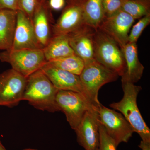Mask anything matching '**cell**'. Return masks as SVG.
I'll use <instances>...</instances> for the list:
<instances>
[{
  "label": "cell",
  "instance_id": "obj_11",
  "mask_svg": "<svg viewBox=\"0 0 150 150\" xmlns=\"http://www.w3.org/2000/svg\"><path fill=\"white\" fill-rule=\"evenodd\" d=\"M135 20L121 10L113 15L105 17L98 29L113 38L122 49L129 42V31Z\"/></svg>",
  "mask_w": 150,
  "mask_h": 150
},
{
  "label": "cell",
  "instance_id": "obj_28",
  "mask_svg": "<svg viewBox=\"0 0 150 150\" xmlns=\"http://www.w3.org/2000/svg\"><path fill=\"white\" fill-rule=\"evenodd\" d=\"M139 147L142 150H150V142L141 141Z\"/></svg>",
  "mask_w": 150,
  "mask_h": 150
},
{
  "label": "cell",
  "instance_id": "obj_26",
  "mask_svg": "<svg viewBox=\"0 0 150 150\" xmlns=\"http://www.w3.org/2000/svg\"><path fill=\"white\" fill-rule=\"evenodd\" d=\"M18 11V0H0V10Z\"/></svg>",
  "mask_w": 150,
  "mask_h": 150
},
{
  "label": "cell",
  "instance_id": "obj_5",
  "mask_svg": "<svg viewBox=\"0 0 150 150\" xmlns=\"http://www.w3.org/2000/svg\"><path fill=\"white\" fill-rule=\"evenodd\" d=\"M119 76L94 60L85 63L82 71L80 75L82 83L94 104L98 105V92L105 84L116 81Z\"/></svg>",
  "mask_w": 150,
  "mask_h": 150
},
{
  "label": "cell",
  "instance_id": "obj_3",
  "mask_svg": "<svg viewBox=\"0 0 150 150\" xmlns=\"http://www.w3.org/2000/svg\"><path fill=\"white\" fill-rule=\"evenodd\" d=\"M95 59L118 76L125 72L126 63L122 49L109 35L99 29L94 35Z\"/></svg>",
  "mask_w": 150,
  "mask_h": 150
},
{
  "label": "cell",
  "instance_id": "obj_21",
  "mask_svg": "<svg viewBox=\"0 0 150 150\" xmlns=\"http://www.w3.org/2000/svg\"><path fill=\"white\" fill-rule=\"evenodd\" d=\"M122 10L134 19L150 14V0H121Z\"/></svg>",
  "mask_w": 150,
  "mask_h": 150
},
{
  "label": "cell",
  "instance_id": "obj_4",
  "mask_svg": "<svg viewBox=\"0 0 150 150\" xmlns=\"http://www.w3.org/2000/svg\"><path fill=\"white\" fill-rule=\"evenodd\" d=\"M0 60L9 64L12 69L26 78L47 62L42 49L6 50L0 53Z\"/></svg>",
  "mask_w": 150,
  "mask_h": 150
},
{
  "label": "cell",
  "instance_id": "obj_30",
  "mask_svg": "<svg viewBox=\"0 0 150 150\" xmlns=\"http://www.w3.org/2000/svg\"><path fill=\"white\" fill-rule=\"evenodd\" d=\"M23 150H38L34 149H23Z\"/></svg>",
  "mask_w": 150,
  "mask_h": 150
},
{
  "label": "cell",
  "instance_id": "obj_24",
  "mask_svg": "<svg viewBox=\"0 0 150 150\" xmlns=\"http://www.w3.org/2000/svg\"><path fill=\"white\" fill-rule=\"evenodd\" d=\"M39 0H18V10L23 12L32 21Z\"/></svg>",
  "mask_w": 150,
  "mask_h": 150
},
{
  "label": "cell",
  "instance_id": "obj_13",
  "mask_svg": "<svg viewBox=\"0 0 150 150\" xmlns=\"http://www.w3.org/2000/svg\"><path fill=\"white\" fill-rule=\"evenodd\" d=\"M40 69L58 90L71 91L79 93L93 103L84 88L79 76L53 67L47 62Z\"/></svg>",
  "mask_w": 150,
  "mask_h": 150
},
{
  "label": "cell",
  "instance_id": "obj_1",
  "mask_svg": "<svg viewBox=\"0 0 150 150\" xmlns=\"http://www.w3.org/2000/svg\"><path fill=\"white\" fill-rule=\"evenodd\" d=\"M58 90L39 69L27 78L23 100L39 110L54 112L59 111L56 102Z\"/></svg>",
  "mask_w": 150,
  "mask_h": 150
},
{
  "label": "cell",
  "instance_id": "obj_10",
  "mask_svg": "<svg viewBox=\"0 0 150 150\" xmlns=\"http://www.w3.org/2000/svg\"><path fill=\"white\" fill-rule=\"evenodd\" d=\"M97 105L86 112L74 130L78 143L85 150H99V123Z\"/></svg>",
  "mask_w": 150,
  "mask_h": 150
},
{
  "label": "cell",
  "instance_id": "obj_23",
  "mask_svg": "<svg viewBox=\"0 0 150 150\" xmlns=\"http://www.w3.org/2000/svg\"><path fill=\"white\" fill-rule=\"evenodd\" d=\"M99 131V146L98 150H116L117 147L114 140L108 134L103 126L100 123Z\"/></svg>",
  "mask_w": 150,
  "mask_h": 150
},
{
  "label": "cell",
  "instance_id": "obj_32",
  "mask_svg": "<svg viewBox=\"0 0 150 150\" xmlns=\"http://www.w3.org/2000/svg\"><path fill=\"white\" fill-rule=\"evenodd\" d=\"M0 106H1V105H0Z\"/></svg>",
  "mask_w": 150,
  "mask_h": 150
},
{
  "label": "cell",
  "instance_id": "obj_22",
  "mask_svg": "<svg viewBox=\"0 0 150 150\" xmlns=\"http://www.w3.org/2000/svg\"><path fill=\"white\" fill-rule=\"evenodd\" d=\"M150 23V14L142 18L132 28L131 32L129 34L128 42L137 43L144 30Z\"/></svg>",
  "mask_w": 150,
  "mask_h": 150
},
{
  "label": "cell",
  "instance_id": "obj_12",
  "mask_svg": "<svg viewBox=\"0 0 150 150\" xmlns=\"http://www.w3.org/2000/svg\"><path fill=\"white\" fill-rule=\"evenodd\" d=\"M48 1L38 3L32 19L33 27L38 46L43 49L53 36L54 23Z\"/></svg>",
  "mask_w": 150,
  "mask_h": 150
},
{
  "label": "cell",
  "instance_id": "obj_29",
  "mask_svg": "<svg viewBox=\"0 0 150 150\" xmlns=\"http://www.w3.org/2000/svg\"><path fill=\"white\" fill-rule=\"evenodd\" d=\"M0 150H6L5 147L3 146L1 141H0Z\"/></svg>",
  "mask_w": 150,
  "mask_h": 150
},
{
  "label": "cell",
  "instance_id": "obj_27",
  "mask_svg": "<svg viewBox=\"0 0 150 150\" xmlns=\"http://www.w3.org/2000/svg\"><path fill=\"white\" fill-rule=\"evenodd\" d=\"M48 2L51 10L58 11L64 8L66 2L65 0H49Z\"/></svg>",
  "mask_w": 150,
  "mask_h": 150
},
{
  "label": "cell",
  "instance_id": "obj_8",
  "mask_svg": "<svg viewBox=\"0 0 150 150\" xmlns=\"http://www.w3.org/2000/svg\"><path fill=\"white\" fill-rule=\"evenodd\" d=\"M27 78L11 69L0 74V105L12 107L23 100Z\"/></svg>",
  "mask_w": 150,
  "mask_h": 150
},
{
  "label": "cell",
  "instance_id": "obj_6",
  "mask_svg": "<svg viewBox=\"0 0 150 150\" xmlns=\"http://www.w3.org/2000/svg\"><path fill=\"white\" fill-rule=\"evenodd\" d=\"M56 102L59 111L64 112L71 128L75 130L87 111L95 105L84 96L71 91L59 90Z\"/></svg>",
  "mask_w": 150,
  "mask_h": 150
},
{
  "label": "cell",
  "instance_id": "obj_14",
  "mask_svg": "<svg viewBox=\"0 0 150 150\" xmlns=\"http://www.w3.org/2000/svg\"><path fill=\"white\" fill-rule=\"evenodd\" d=\"M96 30L84 25L68 34L69 43L76 55L85 63L95 60L94 49V35Z\"/></svg>",
  "mask_w": 150,
  "mask_h": 150
},
{
  "label": "cell",
  "instance_id": "obj_15",
  "mask_svg": "<svg viewBox=\"0 0 150 150\" xmlns=\"http://www.w3.org/2000/svg\"><path fill=\"white\" fill-rule=\"evenodd\" d=\"M27 49L40 48L35 38L31 20L23 12L17 11L13 43L9 50Z\"/></svg>",
  "mask_w": 150,
  "mask_h": 150
},
{
  "label": "cell",
  "instance_id": "obj_20",
  "mask_svg": "<svg viewBox=\"0 0 150 150\" xmlns=\"http://www.w3.org/2000/svg\"><path fill=\"white\" fill-rule=\"evenodd\" d=\"M47 62L53 67L79 76L85 66L83 60L76 54Z\"/></svg>",
  "mask_w": 150,
  "mask_h": 150
},
{
  "label": "cell",
  "instance_id": "obj_9",
  "mask_svg": "<svg viewBox=\"0 0 150 150\" xmlns=\"http://www.w3.org/2000/svg\"><path fill=\"white\" fill-rule=\"evenodd\" d=\"M87 0H67V4L53 26V36L69 34L85 25L84 6Z\"/></svg>",
  "mask_w": 150,
  "mask_h": 150
},
{
  "label": "cell",
  "instance_id": "obj_19",
  "mask_svg": "<svg viewBox=\"0 0 150 150\" xmlns=\"http://www.w3.org/2000/svg\"><path fill=\"white\" fill-rule=\"evenodd\" d=\"M105 18L102 0H87L84 6L86 25L97 30Z\"/></svg>",
  "mask_w": 150,
  "mask_h": 150
},
{
  "label": "cell",
  "instance_id": "obj_18",
  "mask_svg": "<svg viewBox=\"0 0 150 150\" xmlns=\"http://www.w3.org/2000/svg\"><path fill=\"white\" fill-rule=\"evenodd\" d=\"M43 50L47 62L75 54L69 43L68 34L52 36Z\"/></svg>",
  "mask_w": 150,
  "mask_h": 150
},
{
  "label": "cell",
  "instance_id": "obj_25",
  "mask_svg": "<svg viewBox=\"0 0 150 150\" xmlns=\"http://www.w3.org/2000/svg\"><path fill=\"white\" fill-rule=\"evenodd\" d=\"M102 2L105 17L113 15L122 10L121 0H102Z\"/></svg>",
  "mask_w": 150,
  "mask_h": 150
},
{
  "label": "cell",
  "instance_id": "obj_16",
  "mask_svg": "<svg viewBox=\"0 0 150 150\" xmlns=\"http://www.w3.org/2000/svg\"><path fill=\"white\" fill-rule=\"evenodd\" d=\"M126 69L121 76V81L130 82L134 83L141 79L144 67L141 64L138 57L137 43H128L122 49Z\"/></svg>",
  "mask_w": 150,
  "mask_h": 150
},
{
  "label": "cell",
  "instance_id": "obj_7",
  "mask_svg": "<svg viewBox=\"0 0 150 150\" xmlns=\"http://www.w3.org/2000/svg\"><path fill=\"white\" fill-rule=\"evenodd\" d=\"M97 111L99 123L114 140L116 146L122 142L126 143L129 141L134 131L121 113L108 108L100 103L97 105Z\"/></svg>",
  "mask_w": 150,
  "mask_h": 150
},
{
  "label": "cell",
  "instance_id": "obj_2",
  "mask_svg": "<svg viewBox=\"0 0 150 150\" xmlns=\"http://www.w3.org/2000/svg\"><path fill=\"white\" fill-rule=\"evenodd\" d=\"M124 95L118 102L110 104V107L120 111L131 125L134 132L143 142H150V130L143 119L137 104V98L142 88L130 82L122 81Z\"/></svg>",
  "mask_w": 150,
  "mask_h": 150
},
{
  "label": "cell",
  "instance_id": "obj_31",
  "mask_svg": "<svg viewBox=\"0 0 150 150\" xmlns=\"http://www.w3.org/2000/svg\"><path fill=\"white\" fill-rule=\"evenodd\" d=\"M46 0H39V1L40 2H44L46 1Z\"/></svg>",
  "mask_w": 150,
  "mask_h": 150
},
{
  "label": "cell",
  "instance_id": "obj_17",
  "mask_svg": "<svg viewBox=\"0 0 150 150\" xmlns=\"http://www.w3.org/2000/svg\"><path fill=\"white\" fill-rule=\"evenodd\" d=\"M17 11L0 10V50H9L13 43Z\"/></svg>",
  "mask_w": 150,
  "mask_h": 150
}]
</instances>
